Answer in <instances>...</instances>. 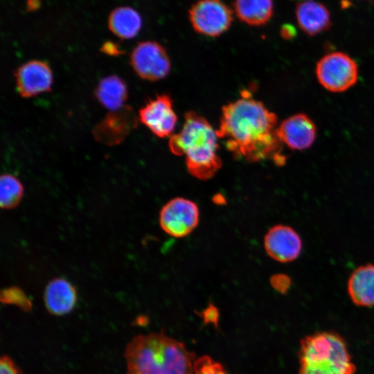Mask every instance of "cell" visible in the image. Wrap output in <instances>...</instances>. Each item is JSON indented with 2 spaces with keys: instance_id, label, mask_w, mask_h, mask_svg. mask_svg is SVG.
Here are the masks:
<instances>
[{
  "instance_id": "obj_1",
  "label": "cell",
  "mask_w": 374,
  "mask_h": 374,
  "mask_svg": "<svg viewBox=\"0 0 374 374\" xmlns=\"http://www.w3.org/2000/svg\"><path fill=\"white\" fill-rule=\"evenodd\" d=\"M277 123L274 113L244 93L241 98L222 107L216 131L219 139L235 158L249 162L272 159L283 163Z\"/></svg>"
},
{
  "instance_id": "obj_2",
  "label": "cell",
  "mask_w": 374,
  "mask_h": 374,
  "mask_svg": "<svg viewBox=\"0 0 374 374\" xmlns=\"http://www.w3.org/2000/svg\"><path fill=\"white\" fill-rule=\"evenodd\" d=\"M127 374H193L195 354L163 332L141 335L128 344Z\"/></svg>"
},
{
  "instance_id": "obj_3",
  "label": "cell",
  "mask_w": 374,
  "mask_h": 374,
  "mask_svg": "<svg viewBox=\"0 0 374 374\" xmlns=\"http://www.w3.org/2000/svg\"><path fill=\"white\" fill-rule=\"evenodd\" d=\"M216 130L194 111L185 114L181 129L170 136L168 146L177 156L185 157L189 173L200 180L212 178L222 167Z\"/></svg>"
},
{
  "instance_id": "obj_4",
  "label": "cell",
  "mask_w": 374,
  "mask_h": 374,
  "mask_svg": "<svg viewBox=\"0 0 374 374\" xmlns=\"http://www.w3.org/2000/svg\"><path fill=\"white\" fill-rule=\"evenodd\" d=\"M299 374H355L346 340L334 331H319L303 337L298 352Z\"/></svg>"
},
{
  "instance_id": "obj_5",
  "label": "cell",
  "mask_w": 374,
  "mask_h": 374,
  "mask_svg": "<svg viewBox=\"0 0 374 374\" xmlns=\"http://www.w3.org/2000/svg\"><path fill=\"white\" fill-rule=\"evenodd\" d=\"M316 74L320 84L327 90L341 92L355 84L358 68L348 55L333 52L326 55L318 62Z\"/></svg>"
},
{
  "instance_id": "obj_6",
  "label": "cell",
  "mask_w": 374,
  "mask_h": 374,
  "mask_svg": "<svg viewBox=\"0 0 374 374\" xmlns=\"http://www.w3.org/2000/svg\"><path fill=\"white\" fill-rule=\"evenodd\" d=\"M231 9L222 0H198L188 10L195 32L215 37L225 33L233 20Z\"/></svg>"
},
{
  "instance_id": "obj_7",
  "label": "cell",
  "mask_w": 374,
  "mask_h": 374,
  "mask_svg": "<svg viewBox=\"0 0 374 374\" xmlns=\"http://www.w3.org/2000/svg\"><path fill=\"white\" fill-rule=\"evenodd\" d=\"M130 64L140 78L150 81L163 79L171 69L166 50L154 41L139 43L130 55Z\"/></svg>"
},
{
  "instance_id": "obj_8",
  "label": "cell",
  "mask_w": 374,
  "mask_h": 374,
  "mask_svg": "<svg viewBox=\"0 0 374 374\" xmlns=\"http://www.w3.org/2000/svg\"><path fill=\"white\" fill-rule=\"evenodd\" d=\"M199 217V208L195 202L183 197H175L162 207L159 224L167 234L182 238L195 229Z\"/></svg>"
},
{
  "instance_id": "obj_9",
  "label": "cell",
  "mask_w": 374,
  "mask_h": 374,
  "mask_svg": "<svg viewBox=\"0 0 374 374\" xmlns=\"http://www.w3.org/2000/svg\"><path fill=\"white\" fill-rule=\"evenodd\" d=\"M138 119L154 135L160 138L171 136L177 116L170 96L163 93L150 99L140 109Z\"/></svg>"
},
{
  "instance_id": "obj_10",
  "label": "cell",
  "mask_w": 374,
  "mask_h": 374,
  "mask_svg": "<svg viewBox=\"0 0 374 374\" xmlns=\"http://www.w3.org/2000/svg\"><path fill=\"white\" fill-rule=\"evenodd\" d=\"M137 118L132 109L125 105L110 112L93 128L95 139L106 145L121 143L136 127Z\"/></svg>"
},
{
  "instance_id": "obj_11",
  "label": "cell",
  "mask_w": 374,
  "mask_h": 374,
  "mask_svg": "<svg viewBox=\"0 0 374 374\" xmlns=\"http://www.w3.org/2000/svg\"><path fill=\"white\" fill-rule=\"evenodd\" d=\"M264 247L267 253L280 262L294 260L300 255L302 240L297 232L286 225H275L266 233Z\"/></svg>"
},
{
  "instance_id": "obj_12",
  "label": "cell",
  "mask_w": 374,
  "mask_h": 374,
  "mask_svg": "<svg viewBox=\"0 0 374 374\" xmlns=\"http://www.w3.org/2000/svg\"><path fill=\"white\" fill-rule=\"evenodd\" d=\"M19 93L25 98L48 91L53 83V74L48 64L41 60H31L21 64L15 73Z\"/></svg>"
},
{
  "instance_id": "obj_13",
  "label": "cell",
  "mask_w": 374,
  "mask_h": 374,
  "mask_svg": "<svg viewBox=\"0 0 374 374\" xmlns=\"http://www.w3.org/2000/svg\"><path fill=\"white\" fill-rule=\"evenodd\" d=\"M316 127L305 114H298L284 120L277 128L281 141L292 150H301L312 145L316 137Z\"/></svg>"
},
{
  "instance_id": "obj_14",
  "label": "cell",
  "mask_w": 374,
  "mask_h": 374,
  "mask_svg": "<svg viewBox=\"0 0 374 374\" xmlns=\"http://www.w3.org/2000/svg\"><path fill=\"white\" fill-rule=\"evenodd\" d=\"M295 17L299 28L307 35L314 36L329 29L331 16L323 3L305 0L296 5Z\"/></svg>"
},
{
  "instance_id": "obj_15",
  "label": "cell",
  "mask_w": 374,
  "mask_h": 374,
  "mask_svg": "<svg viewBox=\"0 0 374 374\" xmlns=\"http://www.w3.org/2000/svg\"><path fill=\"white\" fill-rule=\"evenodd\" d=\"M44 299L45 306L51 314L63 315L73 309L77 301V293L68 280L58 278L48 283Z\"/></svg>"
},
{
  "instance_id": "obj_16",
  "label": "cell",
  "mask_w": 374,
  "mask_h": 374,
  "mask_svg": "<svg viewBox=\"0 0 374 374\" xmlns=\"http://www.w3.org/2000/svg\"><path fill=\"white\" fill-rule=\"evenodd\" d=\"M347 290L357 306H374V265L367 264L355 269L348 279Z\"/></svg>"
},
{
  "instance_id": "obj_17",
  "label": "cell",
  "mask_w": 374,
  "mask_h": 374,
  "mask_svg": "<svg viewBox=\"0 0 374 374\" xmlns=\"http://www.w3.org/2000/svg\"><path fill=\"white\" fill-rule=\"evenodd\" d=\"M233 8L238 19L251 26L266 25L274 10L273 0H235Z\"/></svg>"
},
{
  "instance_id": "obj_18",
  "label": "cell",
  "mask_w": 374,
  "mask_h": 374,
  "mask_svg": "<svg viewBox=\"0 0 374 374\" xmlns=\"http://www.w3.org/2000/svg\"><path fill=\"white\" fill-rule=\"evenodd\" d=\"M95 96L99 103L111 112L125 106L127 89L125 82L117 75H108L98 82Z\"/></svg>"
},
{
  "instance_id": "obj_19",
  "label": "cell",
  "mask_w": 374,
  "mask_h": 374,
  "mask_svg": "<svg viewBox=\"0 0 374 374\" xmlns=\"http://www.w3.org/2000/svg\"><path fill=\"white\" fill-rule=\"evenodd\" d=\"M108 26L110 30L122 39L135 37L141 30L142 20L137 11L130 7H120L109 15Z\"/></svg>"
},
{
  "instance_id": "obj_20",
  "label": "cell",
  "mask_w": 374,
  "mask_h": 374,
  "mask_svg": "<svg viewBox=\"0 0 374 374\" xmlns=\"http://www.w3.org/2000/svg\"><path fill=\"white\" fill-rule=\"evenodd\" d=\"M24 188L19 180L9 174L0 178V204L3 208H12L21 201Z\"/></svg>"
},
{
  "instance_id": "obj_21",
  "label": "cell",
  "mask_w": 374,
  "mask_h": 374,
  "mask_svg": "<svg viewBox=\"0 0 374 374\" xmlns=\"http://www.w3.org/2000/svg\"><path fill=\"white\" fill-rule=\"evenodd\" d=\"M193 374H228L223 366L211 357L204 355L196 358L193 364Z\"/></svg>"
},
{
  "instance_id": "obj_22",
  "label": "cell",
  "mask_w": 374,
  "mask_h": 374,
  "mask_svg": "<svg viewBox=\"0 0 374 374\" xmlns=\"http://www.w3.org/2000/svg\"><path fill=\"white\" fill-rule=\"evenodd\" d=\"M270 283L276 291L281 294H285L291 286V279L286 274H278L271 277Z\"/></svg>"
},
{
  "instance_id": "obj_23",
  "label": "cell",
  "mask_w": 374,
  "mask_h": 374,
  "mask_svg": "<svg viewBox=\"0 0 374 374\" xmlns=\"http://www.w3.org/2000/svg\"><path fill=\"white\" fill-rule=\"evenodd\" d=\"M0 374H21L15 363L8 356H2L0 362Z\"/></svg>"
},
{
  "instance_id": "obj_24",
  "label": "cell",
  "mask_w": 374,
  "mask_h": 374,
  "mask_svg": "<svg viewBox=\"0 0 374 374\" xmlns=\"http://www.w3.org/2000/svg\"><path fill=\"white\" fill-rule=\"evenodd\" d=\"M101 50L111 55H117L121 53V51H120L116 44L112 42H105L102 46Z\"/></svg>"
},
{
  "instance_id": "obj_25",
  "label": "cell",
  "mask_w": 374,
  "mask_h": 374,
  "mask_svg": "<svg viewBox=\"0 0 374 374\" xmlns=\"http://www.w3.org/2000/svg\"><path fill=\"white\" fill-rule=\"evenodd\" d=\"M280 35L283 38L291 39L296 35L295 28L290 24H284L281 27Z\"/></svg>"
}]
</instances>
